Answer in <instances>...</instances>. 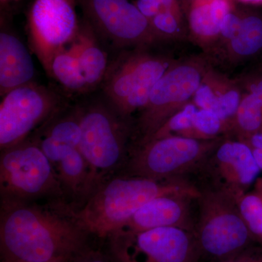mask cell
Returning <instances> with one entry per match:
<instances>
[{
	"label": "cell",
	"instance_id": "e0dca14e",
	"mask_svg": "<svg viewBox=\"0 0 262 262\" xmlns=\"http://www.w3.org/2000/svg\"><path fill=\"white\" fill-rule=\"evenodd\" d=\"M70 49L78 59L89 90L102 83L108 70L107 56L98 44L89 24L80 27Z\"/></svg>",
	"mask_w": 262,
	"mask_h": 262
},
{
	"label": "cell",
	"instance_id": "5b68a950",
	"mask_svg": "<svg viewBox=\"0 0 262 262\" xmlns=\"http://www.w3.org/2000/svg\"><path fill=\"white\" fill-rule=\"evenodd\" d=\"M211 69L203 57L176 61L155 84L149 101L139 112L133 126L135 147L148 142L170 117L192 101Z\"/></svg>",
	"mask_w": 262,
	"mask_h": 262
},
{
	"label": "cell",
	"instance_id": "836d02e7",
	"mask_svg": "<svg viewBox=\"0 0 262 262\" xmlns=\"http://www.w3.org/2000/svg\"><path fill=\"white\" fill-rule=\"evenodd\" d=\"M192 1H193V0H180V3L181 4H182L183 10H184V8Z\"/></svg>",
	"mask_w": 262,
	"mask_h": 262
},
{
	"label": "cell",
	"instance_id": "30bf717a",
	"mask_svg": "<svg viewBox=\"0 0 262 262\" xmlns=\"http://www.w3.org/2000/svg\"><path fill=\"white\" fill-rule=\"evenodd\" d=\"M110 237L120 262H198L202 256L194 232L179 227L117 232Z\"/></svg>",
	"mask_w": 262,
	"mask_h": 262
},
{
	"label": "cell",
	"instance_id": "52a82bcc",
	"mask_svg": "<svg viewBox=\"0 0 262 262\" xmlns=\"http://www.w3.org/2000/svg\"><path fill=\"white\" fill-rule=\"evenodd\" d=\"M224 137L196 139L170 135L152 139L134 147L127 164V176L157 180L188 179Z\"/></svg>",
	"mask_w": 262,
	"mask_h": 262
},
{
	"label": "cell",
	"instance_id": "2e32d148",
	"mask_svg": "<svg viewBox=\"0 0 262 262\" xmlns=\"http://www.w3.org/2000/svg\"><path fill=\"white\" fill-rule=\"evenodd\" d=\"M35 68L30 53L14 34H0V94L31 83Z\"/></svg>",
	"mask_w": 262,
	"mask_h": 262
},
{
	"label": "cell",
	"instance_id": "44dd1931",
	"mask_svg": "<svg viewBox=\"0 0 262 262\" xmlns=\"http://www.w3.org/2000/svg\"><path fill=\"white\" fill-rule=\"evenodd\" d=\"M49 75L70 92L83 93L89 91L78 59L69 48L55 56Z\"/></svg>",
	"mask_w": 262,
	"mask_h": 262
},
{
	"label": "cell",
	"instance_id": "7402d4cb",
	"mask_svg": "<svg viewBox=\"0 0 262 262\" xmlns=\"http://www.w3.org/2000/svg\"><path fill=\"white\" fill-rule=\"evenodd\" d=\"M149 22L160 41L184 40L189 37L182 4L158 13L150 19Z\"/></svg>",
	"mask_w": 262,
	"mask_h": 262
},
{
	"label": "cell",
	"instance_id": "f546056e",
	"mask_svg": "<svg viewBox=\"0 0 262 262\" xmlns=\"http://www.w3.org/2000/svg\"><path fill=\"white\" fill-rule=\"evenodd\" d=\"M220 262H262V256H258L256 253L251 252L248 248L234 257Z\"/></svg>",
	"mask_w": 262,
	"mask_h": 262
},
{
	"label": "cell",
	"instance_id": "9c48e42d",
	"mask_svg": "<svg viewBox=\"0 0 262 262\" xmlns=\"http://www.w3.org/2000/svg\"><path fill=\"white\" fill-rule=\"evenodd\" d=\"M260 170L247 143L225 136L188 180L199 190L218 191L238 201L257 178Z\"/></svg>",
	"mask_w": 262,
	"mask_h": 262
},
{
	"label": "cell",
	"instance_id": "4dcf8cb0",
	"mask_svg": "<svg viewBox=\"0 0 262 262\" xmlns=\"http://www.w3.org/2000/svg\"><path fill=\"white\" fill-rule=\"evenodd\" d=\"M247 143L251 149H257L262 150V130L256 134H253L247 139L242 140Z\"/></svg>",
	"mask_w": 262,
	"mask_h": 262
},
{
	"label": "cell",
	"instance_id": "7a4b0ae2",
	"mask_svg": "<svg viewBox=\"0 0 262 262\" xmlns=\"http://www.w3.org/2000/svg\"><path fill=\"white\" fill-rule=\"evenodd\" d=\"M177 193L201 194L187 179L157 180L127 175L101 184L74 214L88 233L111 236L151 200Z\"/></svg>",
	"mask_w": 262,
	"mask_h": 262
},
{
	"label": "cell",
	"instance_id": "484cf974",
	"mask_svg": "<svg viewBox=\"0 0 262 262\" xmlns=\"http://www.w3.org/2000/svg\"><path fill=\"white\" fill-rule=\"evenodd\" d=\"M237 204L252 236L262 239V196L255 193H246L239 198Z\"/></svg>",
	"mask_w": 262,
	"mask_h": 262
},
{
	"label": "cell",
	"instance_id": "5bb4252c",
	"mask_svg": "<svg viewBox=\"0 0 262 262\" xmlns=\"http://www.w3.org/2000/svg\"><path fill=\"white\" fill-rule=\"evenodd\" d=\"M199 196L177 193L154 198L138 210L115 233L140 232L160 227H179L194 232L196 217L192 213V204Z\"/></svg>",
	"mask_w": 262,
	"mask_h": 262
},
{
	"label": "cell",
	"instance_id": "83f0119b",
	"mask_svg": "<svg viewBox=\"0 0 262 262\" xmlns=\"http://www.w3.org/2000/svg\"><path fill=\"white\" fill-rule=\"evenodd\" d=\"M181 4L180 0H136L135 5L146 18Z\"/></svg>",
	"mask_w": 262,
	"mask_h": 262
},
{
	"label": "cell",
	"instance_id": "4fadbf2b",
	"mask_svg": "<svg viewBox=\"0 0 262 262\" xmlns=\"http://www.w3.org/2000/svg\"><path fill=\"white\" fill-rule=\"evenodd\" d=\"M28 28L33 51L50 75L55 56L73 42L80 31L76 0H34Z\"/></svg>",
	"mask_w": 262,
	"mask_h": 262
},
{
	"label": "cell",
	"instance_id": "d4e9b609",
	"mask_svg": "<svg viewBox=\"0 0 262 262\" xmlns=\"http://www.w3.org/2000/svg\"><path fill=\"white\" fill-rule=\"evenodd\" d=\"M193 125L196 139H214L228 136L227 124L211 110L198 108Z\"/></svg>",
	"mask_w": 262,
	"mask_h": 262
},
{
	"label": "cell",
	"instance_id": "ffe728a7",
	"mask_svg": "<svg viewBox=\"0 0 262 262\" xmlns=\"http://www.w3.org/2000/svg\"><path fill=\"white\" fill-rule=\"evenodd\" d=\"M262 130V102L252 94H244L233 121L231 123L229 137L244 140Z\"/></svg>",
	"mask_w": 262,
	"mask_h": 262
},
{
	"label": "cell",
	"instance_id": "ac0fdd59",
	"mask_svg": "<svg viewBox=\"0 0 262 262\" xmlns=\"http://www.w3.org/2000/svg\"><path fill=\"white\" fill-rule=\"evenodd\" d=\"M262 52V14L242 9L241 28L236 37L225 46V55L231 63L248 61Z\"/></svg>",
	"mask_w": 262,
	"mask_h": 262
},
{
	"label": "cell",
	"instance_id": "277c9868",
	"mask_svg": "<svg viewBox=\"0 0 262 262\" xmlns=\"http://www.w3.org/2000/svg\"><path fill=\"white\" fill-rule=\"evenodd\" d=\"M149 48H133L119 55L108 65L102 82L107 102L130 121L133 114L146 106L155 84L176 62Z\"/></svg>",
	"mask_w": 262,
	"mask_h": 262
},
{
	"label": "cell",
	"instance_id": "f1b7e54d",
	"mask_svg": "<svg viewBox=\"0 0 262 262\" xmlns=\"http://www.w3.org/2000/svg\"><path fill=\"white\" fill-rule=\"evenodd\" d=\"M243 86L247 92L256 95L262 102V73L246 77L243 82Z\"/></svg>",
	"mask_w": 262,
	"mask_h": 262
},
{
	"label": "cell",
	"instance_id": "d6986e66",
	"mask_svg": "<svg viewBox=\"0 0 262 262\" xmlns=\"http://www.w3.org/2000/svg\"><path fill=\"white\" fill-rule=\"evenodd\" d=\"M53 166L63 189L88 196L90 168L80 149L61 143Z\"/></svg>",
	"mask_w": 262,
	"mask_h": 262
},
{
	"label": "cell",
	"instance_id": "8992f818",
	"mask_svg": "<svg viewBox=\"0 0 262 262\" xmlns=\"http://www.w3.org/2000/svg\"><path fill=\"white\" fill-rule=\"evenodd\" d=\"M200 192L194 234L202 255L220 262L247 249L253 236L237 201L218 191Z\"/></svg>",
	"mask_w": 262,
	"mask_h": 262
},
{
	"label": "cell",
	"instance_id": "ba28073f",
	"mask_svg": "<svg viewBox=\"0 0 262 262\" xmlns=\"http://www.w3.org/2000/svg\"><path fill=\"white\" fill-rule=\"evenodd\" d=\"M0 192L3 199L32 202L63 194L53 164L37 143L24 141L2 150Z\"/></svg>",
	"mask_w": 262,
	"mask_h": 262
},
{
	"label": "cell",
	"instance_id": "e575fe53",
	"mask_svg": "<svg viewBox=\"0 0 262 262\" xmlns=\"http://www.w3.org/2000/svg\"><path fill=\"white\" fill-rule=\"evenodd\" d=\"M9 1H17V0H1L2 3H5V2Z\"/></svg>",
	"mask_w": 262,
	"mask_h": 262
},
{
	"label": "cell",
	"instance_id": "3957f363",
	"mask_svg": "<svg viewBox=\"0 0 262 262\" xmlns=\"http://www.w3.org/2000/svg\"><path fill=\"white\" fill-rule=\"evenodd\" d=\"M80 125L79 149L89 165V196L123 162L133 126L110 103L100 101L80 107Z\"/></svg>",
	"mask_w": 262,
	"mask_h": 262
},
{
	"label": "cell",
	"instance_id": "d6a6232c",
	"mask_svg": "<svg viewBox=\"0 0 262 262\" xmlns=\"http://www.w3.org/2000/svg\"><path fill=\"white\" fill-rule=\"evenodd\" d=\"M241 3H245V4L249 5H257L261 4L262 0H237Z\"/></svg>",
	"mask_w": 262,
	"mask_h": 262
},
{
	"label": "cell",
	"instance_id": "8fae6325",
	"mask_svg": "<svg viewBox=\"0 0 262 262\" xmlns=\"http://www.w3.org/2000/svg\"><path fill=\"white\" fill-rule=\"evenodd\" d=\"M0 103V148L18 145L61 107L58 94L31 82L10 91Z\"/></svg>",
	"mask_w": 262,
	"mask_h": 262
},
{
	"label": "cell",
	"instance_id": "4316f807",
	"mask_svg": "<svg viewBox=\"0 0 262 262\" xmlns=\"http://www.w3.org/2000/svg\"><path fill=\"white\" fill-rule=\"evenodd\" d=\"M242 20V9L234 8L226 15L221 25L220 40L218 45L225 46L237 35Z\"/></svg>",
	"mask_w": 262,
	"mask_h": 262
},
{
	"label": "cell",
	"instance_id": "d590c367",
	"mask_svg": "<svg viewBox=\"0 0 262 262\" xmlns=\"http://www.w3.org/2000/svg\"><path fill=\"white\" fill-rule=\"evenodd\" d=\"M3 262H26V261H5V260H3Z\"/></svg>",
	"mask_w": 262,
	"mask_h": 262
},
{
	"label": "cell",
	"instance_id": "1f68e13d",
	"mask_svg": "<svg viewBox=\"0 0 262 262\" xmlns=\"http://www.w3.org/2000/svg\"><path fill=\"white\" fill-rule=\"evenodd\" d=\"M80 262H108L101 256H89Z\"/></svg>",
	"mask_w": 262,
	"mask_h": 262
},
{
	"label": "cell",
	"instance_id": "7c38bea8",
	"mask_svg": "<svg viewBox=\"0 0 262 262\" xmlns=\"http://www.w3.org/2000/svg\"><path fill=\"white\" fill-rule=\"evenodd\" d=\"M88 23L120 49L150 48L160 42L149 19L128 0H79Z\"/></svg>",
	"mask_w": 262,
	"mask_h": 262
},
{
	"label": "cell",
	"instance_id": "603a6c76",
	"mask_svg": "<svg viewBox=\"0 0 262 262\" xmlns=\"http://www.w3.org/2000/svg\"><path fill=\"white\" fill-rule=\"evenodd\" d=\"M43 136L79 149L81 140L80 107L52 122Z\"/></svg>",
	"mask_w": 262,
	"mask_h": 262
},
{
	"label": "cell",
	"instance_id": "6da1fadb",
	"mask_svg": "<svg viewBox=\"0 0 262 262\" xmlns=\"http://www.w3.org/2000/svg\"><path fill=\"white\" fill-rule=\"evenodd\" d=\"M89 234L67 207L48 208L1 198L3 260L67 262L82 251Z\"/></svg>",
	"mask_w": 262,
	"mask_h": 262
},
{
	"label": "cell",
	"instance_id": "cb8c5ba5",
	"mask_svg": "<svg viewBox=\"0 0 262 262\" xmlns=\"http://www.w3.org/2000/svg\"><path fill=\"white\" fill-rule=\"evenodd\" d=\"M198 110V108L192 101L187 103L182 110L170 117L150 140L170 135L196 139L193 120Z\"/></svg>",
	"mask_w": 262,
	"mask_h": 262
},
{
	"label": "cell",
	"instance_id": "9a60e30c",
	"mask_svg": "<svg viewBox=\"0 0 262 262\" xmlns=\"http://www.w3.org/2000/svg\"><path fill=\"white\" fill-rule=\"evenodd\" d=\"M234 8V0H193L184 8L189 38L203 49L213 50L224 18Z\"/></svg>",
	"mask_w": 262,
	"mask_h": 262
}]
</instances>
